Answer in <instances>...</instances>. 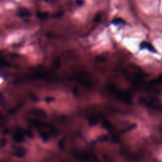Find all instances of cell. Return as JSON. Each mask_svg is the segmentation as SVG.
<instances>
[{"instance_id": "cell-7", "label": "cell", "mask_w": 162, "mask_h": 162, "mask_svg": "<svg viewBox=\"0 0 162 162\" xmlns=\"http://www.w3.org/2000/svg\"><path fill=\"white\" fill-rule=\"evenodd\" d=\"M150 84H151V85L162 84V74L160 75L156 79L152 80L151 82H150Z\"/></svg>"}, {"instance_id": "cell-6", "label": "cell", "mask_w": 162, "mask_h": 162, "mask_svg": "<svg viewBox=\"0 0 162 162\" xmlns=\"http://www.w3.org/2000/svg\"><path fill=\"white\" fill-rule=\"evenodd\" d=\"M111 24L116 25H125V22L123 20V19L120 18H117L113 19V20L111 21Z\"/></svg>"}, {"instance_id": "cell-4", "label": "cell", "mask_w": 162, "mask_h": 162, "mask_svg": "<svg viewBox=\"0 0 162 162\" xmlns=\"http://www.w3.org/2000/svg\"><path fill=\"white\" fill-rule=\"evenodd\" d=\"M140 48L141 49H148L149 51L153 52V53H156V50L154 48L153 46L151 45L148 42H142L141 43L140 45Z\"/></svg>"}, {"instance_id": "cell-3", "label": "cell", "mask_w": 162, "mask_h": 162, "mask_svg": "<svg viewBox=\"0 0 162 162\" xmlns=\"http://www.w3.org/2000/svg\"><path fill=\"white\" fill-rule=\"evenodd\" d=\"M139 101L142 105L156 111H162V105L159 99L151 96H142L139 98Z\"/></svg>"}, {"instance_id": "cell-8", "label": "cell", "mask_w": 162, "mask_h": 162, "mask_svg": "<svg viewBox=\"0 0 162 162\" xmlns=\"http://www.w3.org/2000/svg\"><path fill=\"white\" fill-rule=\"evenodd\" d=\"M48 16L49 14L48 12H39L37 14V18L41 19V20H45V19L48 18Z\"/></svg>"}, {"instance_id": "cell-11", "label": "cell", "mask_w": 162, "mask_h": 162, "mask_svg": "<svg viewBox=\"0 0 162 162\" xmlns=\"http://www.w3.org/2000/svg\"><path fill=\"white\" fill-rule=\"evenodd\" d=\"M76 3H77V5H82L84 1L83 0H76Z\"/></svg>"}, {"instance_id": "cell-10", "label": "cell", "mask_w": 162, "mask_h": 162, "mask_svg": "<svg viewBox=\"0 0 162 162\" xmlns=\"http://www.w3.org/2000/svg\"><path fill=\"white\" fill-rule=\"evenodd\" d=\"M100 18H101V15H96V16L94 18V21L95 22H98L99 20H100Z\"/></svg>"}, {"instance_id": "cell-5", "label": "cell", "mask_w": 162, "mask_h": 162, "mask_svg": "<svg viewBox=\"0 0 162 162\" xmlns=\"http://www.w3.org/2000/svg\"><path fill=\"white\" fill-rule=\"evenodd\" d=\"M17 15L20 18H28L31 15V13L27 9L21 8L18 11Z\"/></svg>"}, {"instance_id": "cell-9", "label": "cell", "mask_w": 162, "mask_h": 162, "mask_svg": "<svg viewBox=\"0 0 162 162\" xmlns=\"http://www.w3.org/2000/svg\"><path fill=\"white\" fill-rule=\"evenodd\" d=\"M60 65V61L59 58H57L55 60V61H54L53 65V67L54 69H57L58 68Z\"/></svg>"}, {"instance_id": "cell-2", "label": "cell", "mask_w": 162, "mask_h": 162, "mask_svg": "<svg viewBox=\"0 0 162 162\" xmlns=\"http://www.w3.org/2000/svg\"><path fill=\"white\" fill-rule=\"evenodd\" d=\"M107 91L115 96L119 101L127 105H132L133 100L132 96L128 91L121 89L120 88L115 86L113 84H108L106 86Z\"/></svg>"}, {"instance_id": "cell-1", "label": "cell", "mask_w": 162, "mask_h": 162, "mask_svg": "<svg viewBox=\"0 0 162 162\" xmlns=\"http://www.w3.org/2000/svg\"><path fill=\"white\" fill-rule=\"evenodd\" d=\"M124 75L126 79L128 80L134 86H140L142 83L144 74L142 70L135 65H130L124 71Z\"/></svg>"}]
</instances>
